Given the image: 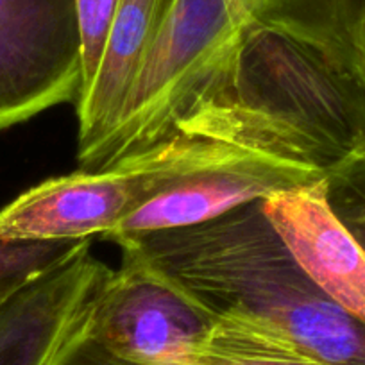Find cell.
<instances>
[{"instance_id":"6da1fadb","label":"cell","mask_w":365,"mask_h":365,"mask_svg":"<svg viewBox=\"0 0 365 365\" xmlns=\"http://www.w3.org/2000/svg\"><path fill=\"white\" fill-rule=\"evenodd\" d=\"M262 202L199 226L117 238L135 242L215 314L252 319L331 365H365V324L304 272Z\"/></svg>"},{"instance_id":"7a4b0ae2","label":"cell","mask_w":365,"mask_h":365,"mask_svg":"<svg viewBox=\"0 0 365 365\" xmlns=\"http://www.w3.org/2000/svg\"><path fill=\"white\" fill-rule=\"evenodd\" d=\"M242 153L247 149L178 133L110 167L41 181L0 210V235L51 242L108 235L178 179Z\"/></svg>"},{"instance_id":"3957f363","label":"cell","mask_w":365,"mask_h":365,"mask_svg":"<svg viewBox=\"0 0 365 365\" xmlns=\"http://www.w3.org/2000/svg\"><path fill=\"white\" fill-rule=\"evenodd\" d=\"M113 242L122 251L120 267L111 269L101 290L91 340L124 364L153 365L205 339L215 312L135 242Z\"/></svg>"},{"instance_id":"277c9868","label":"cell","mask_w":365,"mask_h":365,"mask_svg":"<svg viewBox=\"0 0 365 365\" xmlns=\"http://www.w3.org/2000/svg\"><path fill=\"white\" fill-rule=\"evenodd\" d=\"M110 272L84 238L0 297V365H65L91 340Z\"/></svg>"},{"instance_id":"5b68a950","label":"cell","mask_w":365,"mask_h":365,"mask_svg":"<svg viewBox=\"0 0 365 365\" xmlns=\"http://www.w3.org/2000/svg\"><path fill=\"white\" fill-rule=\"evenodd\" d=\"M83 84L73 0H0V131L77 103Z\"/></svg>"},{"instance_id":"8992f818","label":"cell","mask_w":365,"mask_h":365,"mask_svg":"<svg viewBox=\"0 0 365 365\" xmlns=\"http://www.w3.org/2000/svg\"><path fill=\"white\" fill-rule=\"evenodd\" d=\"M324 178L328 175L312 165L247 150L178 179L129 213L104 237L113 240L199 226L242 206L265 201L274 194L307 187Z\"/></svg>"},{"instance_id":"52a82bcc","label":"cell","mask_w":365,"mask_h":365,"mask_svg":"<svg viewBox=\"0 0 365 365\" xmlns=\"http://www.w3.org/2000/svg\"><path fill=\"white\" fill-rule=\"evenodd\" d=\"M262 205L304 272L365 324V249L333 212L326 178L270 195Z\"/></svg>"},{"instance_id":"ba28073f","label":"cell","mask_w":365,"mask_h":365,"mask_svg":"<svg viewBox=\"0 0 365 365\" xmlns=\"http://www.w3.org/2000/svg\"><path fill=\"white\" fill-rule=\"evenodd\" d=\"M165 6L167 0H118L93 83L76 103L81 170L90 168L113 131Z\"/></svg>"},{"instance_id":"9c48e42d","label":"cell","mask_w":365,"mask_h":365,"mask_svg":"<svg viewBox=\"0 0 365 365\" xmlns=\"http://www.w3.org/2000/svg\"><path fill=\"white\" fill-rule=\"evenodd\" d=\"M153 365H331L307 353L274 329L242 317L217 314L208 335L182 353Z\"/></svg>"},{"instance_id":"30bf717a","label":"cell","mask_w":365,"mask_h":365,"mask_svg":"<svg viewBox=\"0 0 365 365\" xmlns=\"http://www.w3.org/2000/svg\"><path fill=\"white\" fill-rule=\"evenodd\" d=\"M262 29L365 47V0H238Z\"/></svg>"},{"instance_id":"8fae6325","label":"cell","mask_w":365,"mask_h":365,"mask_svg":"<svg viewBox=\"0 0 365 365\" xmlns=\"http://www.w3.org/2000/svg\"><path fill=\"white\" fill-rule=\"evenodd\" d=\"M326 190L335 215L365 249V154L333 170Z\"/></svg>"},{"instance_id":"7c38bea8","label":"cell","mask_w":365,"mask_h":365,"mask_svg":"<svg viewBox=\"0 0 365 365\" xmlns=\"http://www.w3.org/2000/svg\"><path fill=\"white\" fill-rule=\"evenodd\" d=\"M73 244L76 242L22 240L0 235V297L59 258Z\"/></svg>"},{"instance_id":"4fadbf2b","label":"cell","mask_w":365,"mask_h":365,"mask_svg":"<svg viewBox=\"0 0 365 365\" xmlns=\"http://www.w3.org/2000/svg\"><path fill=\"white\" fill-rule=\"evenodd\" d=\"M73 2H76L77 27H79L81 38V61H83L81 97L93 83V77L101 65L118 0H73Z\"/></svg>"},{"instance_id":"5bb4252c","label":"cell","mask_w":365,"mask_h":365,"mask_svg":"<svg viewBox=\"0 0 365 365\" xmlns=\"http://www.w3.org/2000/svg\"><path fill=\"white\" fill-rule=\"evenodd\" d=\"M65 365H129L124 361L117 360L106 351L101 349L93 340H88L83 347L76 351L72 356L66 360Z\"/></svg>"},{"instance_id":"9a60e30c","label":"cell","mask_w":365,"mask_h":365,"mask_svg":"<svg viewBox=\"0 0 365 365\" xmlns=\"http://www.w3.org/2000/svg\"><path fill=\"white\" fill-rule=\"evenodd\" d=\"M9 292H11V290H9ZM4 296H6V294H4Z\"/></svg>"}]
</instances>
